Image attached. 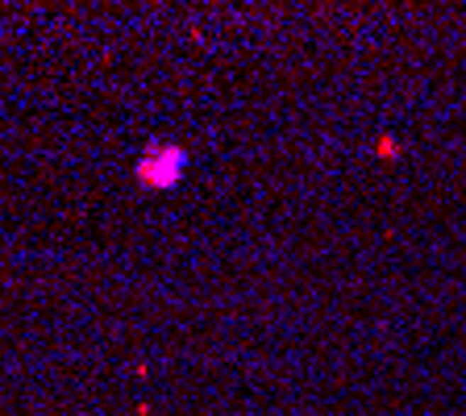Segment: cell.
<instances>
[{
	"mask_svg": "<svg viewBox=\"0 0 466 416\" xmlns=\"http://www.w3.org/2000/svg\"><path fill=\"white\" fill-rule=\"evenodd\" d=\"M184 171H187V150L175 146V142H150L133 162V179L146 192H175Z\"/></svg>",
	"mask_w": 466,
	"mask_h": 416,
	"instance_id": "1",
	"label": "cell"
},
{
	"mask_svg": "<svg viewBox=\"0 0 466 416\" xmlns=\"http://www.w3.org/2000/svg\"><path fill=\"white\" fill-rule=\"evenodd\" d=\"M379 154L392 159V154H396V142H392V137H379Z\"/></svg>",
	"mask_w": 466,
	"mask_h": 416,
	"instance_id": "2",
	"label": "cell"
}]
</instances>
